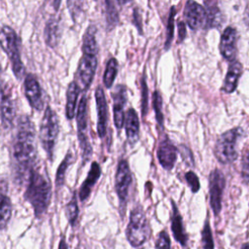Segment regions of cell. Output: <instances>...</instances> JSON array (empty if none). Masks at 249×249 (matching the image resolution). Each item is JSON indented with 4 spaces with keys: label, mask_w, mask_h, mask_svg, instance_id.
<instances>
[{
    "label": "cell",
    "mask_w": 249,
    "mask_h": 249,
    "mask_svg": "<svg viewBox=\"0 0 249 249\" xmlns=\"http://www.w3.org/2000/svg\"><path fill=\"white\" fill-rule=\"evenodd\" d=\"M36 155L34 125L27 116H21L18 122L12 150L15 184L21 185L27 181L30 171L36 166Z\"/></svg>",
    "instance_id": "1"
},
{
    "label": "cell",
    "mask_w": 249,
    "mask_h": 249,
    "mask_svg": "<svg viewBox=\"0 0 249 249\" xmlns=\"http://www.w3.org/2000/svg\"><path fill=\"white\" fill-rule=\"evenodd\" d=\"M24 192V199L33 207L37 219H41L49 208L52 197V185L46 172L36 165L30 171Z\"/></svg>",
    "instance_id": "2"
},
{
    "label": "cell",
    "mask_w": 249,
    "mask_h": 249,
    "mask_svg": "<svg viewBox=\"0 0 249 249\" xmlns=\"http://www.w3.org/2000/svg\"><path fill=\"white\" fill-rule=\"evenodd\" d=\"M96 29L89 25L83 37V55L78 63L76 72V83L80 89L86 91L91 85L97 67V43Z\"/></svg>",
    "instance_id": "3"
},
{
    "label": "cell",
    "mask_w": 249,
    "mask_h": 249,
    "mask_svg": "<svg viewBox=\"0 0 249 249\" xmlns=\"http://www.w3.org/2000/svg\"><path fill=\"white\" fill-rule=\"evenodd\" d=\"M125 235L129 244L134 248L140 247L148 239L150 235V227L141 205H136L131 210L125 230Z\"/></svg>",
    "instance_id": "4"
},
{
    "label": "cell",
    "mask_w": 249,
    "mask_h": 249,
    "mask_svg": "<svg viewBox=\"0 0 249 249\" xmlns=\"http://www.w3.org/2000/svg\"><path fill=\"white\" fill-rule=\"evenodd\" d=\"M58 131L59 124L57 115L51 107H47L41 121L39 137L41 145L50 160H53V149L56 143Z\"/></svg>",
    "instance_id": "5"
},
{
    "label": "cell",
    "mask_w": 249,
    "mask_h": 249,
    "mask_svg": "<svg viewBox=\"0 0 249 249\" xmlns=\"http://www.w3.org/2000/svg\"><path fill=\"white\" fill-rule=\"evenodd\" d=\"M241 133L240 127H233L218 137L214 146V156L220 163L229 164L237 159L236 144Z\"/></svg>",
    "instance_id": "6"
},
{
    "label": "cell",
    "mask_w": 249,
    "mask_h": 249,
    "mask_svg": "<svg viewBox=\"0 0 249 249\" xmlns=\"http://www.w3.org/2000/svg\"><path fill=\"white\" fill-rule=\"evenodd\" d=\"M1 47L8 55L12 70L18 79H21L24 73V66L20 58L18 38L15 30L10 26H3L0 35Z\"/></svg>",
    "instance_id": "7"
},
{
    "label": "cell",
    "mask_w": 249,
    "mask_h": 249,
    "mask_svg": "<svg viewBox=\"0 0 249 249\" xmlns=\"http://www.w3.org/2000/svg\"><path fill=\"white\" fill-rule=\"evenodd\" d=\"M77 133L80 148L82 151L83 162H87L92 154V149L88 136V102L86 95H83L77 111Z\"/></svg>",
    "instance_id": "8"
},
{
    "label": "cell",
    "mask_w": 249,
    "mask_h": 249,
    "mask_svg": "<svg viewBox=\"0 0 249 249\" xmlns=\"http://www.w3.org/2000/svg\"><path fill=\"white\" fill-rule=\"evenodd\" d=\"M132 183V175L125 160H121L118 163L116 176H115V189L120 201L121 212H125L126 201L128 197V192Z\"/></svg>",
    "instance_id": "9"
},
{
    "label": "cell",
    "mask_w": 249,
    "mask_h": 249,
    "mask_svg": "<svg viewBox=\"0 0 249 249\" xmlns=\"http://www.w3.org/2000/svg\"><path fill=\"white\" fill-rule=\"evenodd\" d=\"M208 181L210 206L214 215L218 216L222 210V198L226 187V178L220 169L215 168L210 172Z\"/></svg>",
    "instance_id": "10"
},
{
    "label": "cell",
    "mask_w": 249,
    "mask_h": 249,
    "mask_svg": "<svg viewBox=\"0 0 249 249\" xmlns=\"http://www.w3.org/2000/svg\"><path fill=\"white\" fill-rule=\"evenodd\" d=\"M184 16L188 26L192 30H197L199 28H206L207 23V12L204 7L196 2L195 0H188L185 5Z\"/></svg>",
    "instance_id": "11"
},
{
    "label": "cell",
    "mask_w": 249,
    "mask_h": 249,
    "mask_svg": "<svg viewBox=\"0 0 249 249\" xmlns=\"http://www.w3.org/2000/svg\"><path fill=\"white\" fill-rule=\"evenodd\" d=\"M24 87V95L29 102L30 106L35 110H42L44 106L43 96H42V89L40 84L35 76L32 74L26 75L23 83Z\"/></svg>",
    "instance_id": "12"
},
{
    "label": "cell",
    "mask_w": 249,
    "mask_h": 249,
    "mask_svg": "<svg viewBox=\"0 0 249 249\" xmlns=\"http://www.w3.org/2000/svg\"><path fill=\"white\" fill-rule=\"evenodd\" d=\"M236 40L237 33L235 28H233L232 26L226 27L221 35L219 50L222 56L231 62L235 60L237 51Z\"/></svg>",
    "instance_id": "13"
},
{
    "label": "cell",
    "mask_w": 249,
    "mask_h": 249,
    "mask_svg": "<svg viewBox=\"0 0 249 249\" xmlns=\"http://www.w3.org/2000/svg\"><path fill=\"white\" fill-rule=\"evenodd\" d=\"M126 102V89L123 85H118L113 92V113L115 126L120 130L124 123V105Z\"/></svg>",
    "instance_id": "14"
},
{
    "label": "cell",
    "mask_w": 249,
    "mask_h": 249,
    "mask_svg": "<svg viewBox=\"0 0 249 249\" xmlns=\"http://www.w3.org/2000/svg\"><path fill=\"white\" fill-rule=\"evenodd\" d=\"M157 157L159 162L165 170H171L177 160V148L167 137H165L158 147Z\"/></svg>",
    "instance_id": "15"
},
{
    "label": "cell",
    "mask_w": 249,
    "mask_h": 249,
    "mask_svg": "<svg viewBox=\"0 0 249 249\" xmlns=\"http://www.w3.org/2000/svg\"><path fill=\"white\" fill-rule=\"evenodd\" d=\"M16 117V107L12 99L11 91L8 88L2 87L1 89V121L2 125L7 129L13 125Z\"/></svg>",
    "instance_id": "16"
},
{
    "label": "cell",
    "mask_w": 249,
    "mask_h": 249,
    "mask_svg": "<svg viewBox=\"0 0 249 249\" xmlns=\"http://www.w3.org/2000/svg\"><path fill=\"white\" fill-rule=\"evenodd\" d=\"M95 102L97 110V133L100 138H103L107 132V102L105 98L104 90L101 87H97L95 89Z\"/></svg>",
    "instance_id": "17"
},
{
    "label": "cell",
    "mask_w": 249,
    "mask_h": 249,
    "mask_svg": "<svg viewBox=\"0 0 249 249\" xmlns=\"http://www.w3.org/2000/svg\"><path fill=\"white\" fill-rule=\"evenodd\" d=\"M241 74H242L241 63L237 60L231 61V64L229 65V68L224 80V84L222 87L223 91H225L226 93L233 92L237 88L238 81H239V78L241 77Z\"/></svg>",
    "instance_id": "18"
},
{
    "label": "cell",
    "mask_w": 249,
    "mask_h": 249,
    "mask_svg": "<svg viewBox=\"0 0 249 249\" xmlns=\"http://www.w3.org/2000/svg\"><path fill=\"white\" fill-rule=\"evenodd\" d=\"M172 206V215H171V231L173 233V237L177 242H179L182 246H186L188 242V235L186 234L182 216L178 210L176 203L171 200Z\"/></svg>",
    "instance_id": "19"
},
{
    "label": "cell",
    "mask_w": 249,
    "mask_h": 249,
    "mask_svg": "<svg viewBox=\"0 0 249 249\" xmlns=\"http://www.w3.org/2000/svg\"><path fill=\"white\" fill-rule=\"evenodd\" d=\"M101 175V168L96 161H93L89 170L86 180L81 185L79 190V197L81 201H85L90 195L92 187L95 185Z\"/></svg>",
    "instance_id": "20"
},
{
    "label": "cell",
    "mask_w": 249,
    "mask_h": 249,
    "mask_svg": "<svg viewBox=\"0 0 249 249\" xmlns=\"http://www.w3.org/2000/svg\"><path fill=\"white\" fill-rule=\"evenodd\" d=\"M124 128L128 142L133 145L139 139V119L133 108H129L125 113Z\"/></svg>",
    "instance_id": "21"
},
{
    "label": "cell",
    "mask_w": 249,
    "mask_h": 249,
    "mask_svg": "<svg viewBox=\"0 0 249 249\" xmlns=\"http://www.w3.org/2000/svg\"><path fill=\"white\" fill-rule=\"evenodd\" d=\"M80 92V88L77 85V83L71 82L68 85L67 92H66V117L68 120H72L76 114V105H77V99Z\"/></svg>",
    "instance_id": "22"
},
{
    "label": "cell",
    "mask_w": 249,
    "mask_h": 249,
    "mask_svg": "<svg viewBox=\"0 0 249 249\" xmlns=\"http://www.w3.org/2000/svg\"><path fill=\"white\" fill-rule=\"evenodd\" d=\"M59 25L55 18H51L45 27V40L46 43L53 48L57 45L59 40Z\"/></svg>",
    "instance_id": "23"
},
{
    "label": "cell",
    "mask_w": 249,
    "mask_h": 249,
    "mask_svg": "<svg viewBox=\"0 0 249 249\" xmlns=\"http://www.w3.org/2000/svg\"><path fill=\"white\" fill-rule=\"evenodd\" d=\"M118 72V62L117 59L112 57L108 60L106 68L103 75V84L107 89H110L115 81Z\"/></svg>",
    "instance_id": "24"
},
{
    "label": "cell",
    "mask_w": 249,
    "mask_h": 249,
    "mask_svg": "<svg viewBox=\"0 0 249 249\" xmlns=\"http://www.w3.org/2000/svg\"><path fill=\"white\" fill-rule=\"evenodd\" d=\"M73 160V156L72 153L70 151H68V153L66 154V156L64 157L63 160L60 162L56 174H55V186L57 189L61 188L64 184V180H65V174H66V170L68 168V166L71 164Z\"/></svg>",
    "instance_id": "25"
},
{
    "label": "cell",
    "mask_w": 249,
    "mask_h": 249,
    "mask_svg": "<svg viewBox=\"0 0 249 249\" xmlns=\"http://www.w3.org/2000/svg\"><path fill=\"white\" fill-rule=\"evenodd\" d=\"M12 216V203L11 199L8 196H6L3 192L1 193V221L0 226L1 229L4 230Z\"/></svg>",
    "instance_id": "26"
},
{
    "label": "cell",
    "mask_w": 249,
    "mask_h": 249,
    "mask_svg": "<svg viewBox=\"0 0 249 249\" xmlns=\"http://www.w3.org/2000/svg\"><path fill=\"white\" fill-rule=\"evenodd\" d=\"M105 1V11L107 25L113 28L119 21V12L117 10L116 0H104Z\"/></svg>",
    "instance_id": "27"
},
{
    "label": "cell",
    "mask_w": 249,
    "mask_h": 249,
    "mask_svg": "<svg viewBox=\"0 0 249 249\" xmlns=\"http://www.w3.org/2000/svg\"><path fill=\"white\" fill-rule=\"evenodd\" d=\"M65 214H66L69 224L72 227H75L78 216H79V207H78V202H77V198H76V194H73L72 198L66 204Z\"/></svg>",
    "instance_id": "28"
},
{
    "label": "cell",
    "mask_w": 249,
    "mask_h": 249,
    "mask_svg": "<svg viewBox=\"0 0 249 249\" xmlns=\"http://www.w3.org/2000/svg\"><path fill=\"white\" fill-rule=\"evenodd\" d=\"M201 244L202 249H214V240L208 219L205 220L203 229L201 231Z\"/></svg>",
    "instance_id": "29"
},
{
    "label": "cell",
    "mask_w": 249,
    "mask_h": 249,
    "mask_svg": "<svg viewBox=\"0 0 249 249\" xmlns=\"http://www.w3.org/2000/svg\"><path fill=\"white\" fill-rule=\"evenodd\" d=\"M207 12V23L206 27L212 28L220 25L221 23V14L217 7H209L206 9Z\"/></svg>",
    "instance_id": "30"
},
{
    "label": "cell",
    "mask_w": 249,
    "mask_h": 249,
    "mask_svg": "<svg viewBox=\"0 0 249 249\" xmlns=\"http://www.w3.org/2000/svg\"><path fill=\"white\" fill-rule=\"evenodd\" d=\"M176 10L175 7H171L169 17H168V21H167V28H166V39H165V50H168L171 41L173 39V32H174V18H175Z\"/></svg>",
    "instance_id": "31"
},
{
    "label": "cell",
    "mask_w": 249,
    "mask_h": 249,
    "mask_svg": "<svg viewBox=\"0 0 249 249\" xmlns=\"http://www.w3.org/2000/svg\"><path fill=\"white\" fill-rule=\"evenodd\" d=\"M153 104H154V109H155V112H156L157 122L160 125H162L163 124V115H162V110H161L162 100H161V96H160V94L158 90H156L154 92Z\"/></svg>",
    "instance_id": "32"
},
{
    "label": "cell",
    "mask_w": 249,
    "mask_h": 249,
    "mask_svg": "<svg viewBox=\"0 0 249 249\" xmlns=\"http://www.w3.org/2000/svg\"><path fill=\"white\" fill-rule=\"evenodd\" d=\"M241 178L246 185L249 184V150H245L241 158Z\"/></svg>",
    "instance_id": "33"
},
{
    "label": "cell",
    "mask_w": 249,
    "mask_h": 249,
    "mask_svg": "<svg viewBox=\"0 0 249 249\" xmlns=\"http://www.w3.org/2000/svg\"><path fill=\"white\" fill-rule=\"evenodd\" d=\"M185 178H186V182H187L188 186L190 187L191 191L194 194L197 193L199 188H200V184H199V180H198L197 175L194 171H188L185 174Z\"/></svg>",
    "instance_id": "34"
},
{
    "label": "cell",
    "mask_w": 249,
    "mask_h": 249,
    "mask_svg": "<svg viewBox=\"0 0 249 249\" xmlns=\"http://www.w3.org/2000/svg\"><path fill=\"white\" fill-rule=\"evenodd\" d=\"M170 238L166 231H161L156 241V249H170Z\"/></svg>",
    "instance_id": "35"
},
{
    "label": "cell",
    "mask_w": 249,
    "mask_h": 249,
    "mask_svg": "<svg viewBox=\"0 0 249 249\" xmlns=\"http://www.w3.org/2000/svg\"><path fill=\"white\" fill-rule=\"evenodd\" d=\"M68 9L71 13L72 18L76 20V18L79 17L83 8V0H67Z\"/></svg>",
    "instance_id": "36"
},
{
    "label": "cell",
    "mask_w": 249,
    "mask_h": 249,
    "mask_svg": "<svg viewBox=\"0 0 249 249\" xmlns=\"http://www.w3.org/2000/svg\"><path fill=\"white\" fill-rule=\"evenodd\" d=\"M141 104H142V115L145 116L148 111V87L145 82V78L141 81Z\"/></svg>",
    "instance_id": "37"
},
{
    "label": "cell",
    "mask_w": 249,
    "mask_h": 249,
    "mask_svg": "<svg viewBox=\"0 0 249 249\" xmlns=\"http://www.w3.org/2000/svg\"><path fill=\"white\" fill-rule=\"evenodd\" d=\"M180 152H181V155L184 159V160L189 164V165H194V158L192 156V153L191 151L185 147V146H182L181 149H180Z\"/></svg>",
    "instance_id": "38"
},
{
    "label": "cell",
    "mask_w": 249,
    "mask_h": 249,
    "mask_svg": "<svg viewBox=\"0 0 249 249\" xmlns=\"http://www.w3.org/2000/svg\"><path fill=\"white\" fill-rule=\"evenodd\" d=\"M187 34V30H186V25L183 21H180L178 23V42H182Z\"/></svg>",
    "instance_id": "39"
},
{
    "label": "cell",
    "mask_w": 249,
    "mask_h": 249,
    "mask_svg": "<svg viewBox=\"0 0 249 249\" xmlns=\"http://www.w3.org/2000/svg\"><path fill=\"white\" fill-rule=\"evenodd\" d=\"M67 244H66V241H65V237L64 235H61V238H60V241H59V244H58V249H67Z\"/></svg>",
    "instance_id": "40"
},
{
    "label": "cell",
    "mask_w": 249,
    "mask_h": 249,
    "mask_svg": "<svg viewBox=\"0 0 249 249\" xmlns=\"http://www.w3.org/2000/svg\"><path fill=\"white\" fill-rule=\"evenodd\" d=\"M60 2H61V0H53V7L55 10H57L59 8Z\"/></svg>",
    "instance_id": "41"
},
{
    "label": "cell",
    "mask_w": 249,
    "mask_h": 249,
    "mask_svg": "<svg viewBox=\"0 0 249 249\" xmlns=\"http://www.w3.org/2000/svg\"><path fill=\"white\" fill-rule=\"evenodd\" d=\"M129 1H131V0H116V2H117L119 5H125V4H127Z\"/></svg>",
    "instance_id": "42"
},
{
    "label": "cell",
    "mask_w": 249,
    "mask_h": 249,
    "mask_svg": "<svg viewBox=\"0 0 249 249\" xmlns=\"http://www.w3.org/2000/svg\"><path fill=\"white\" fill-rule=\"evenodd\" d=\"M240 249H249V243H243L242 245H241V248Z\"/></svg>",
    "instance_id": "43"
}]
</instances>
